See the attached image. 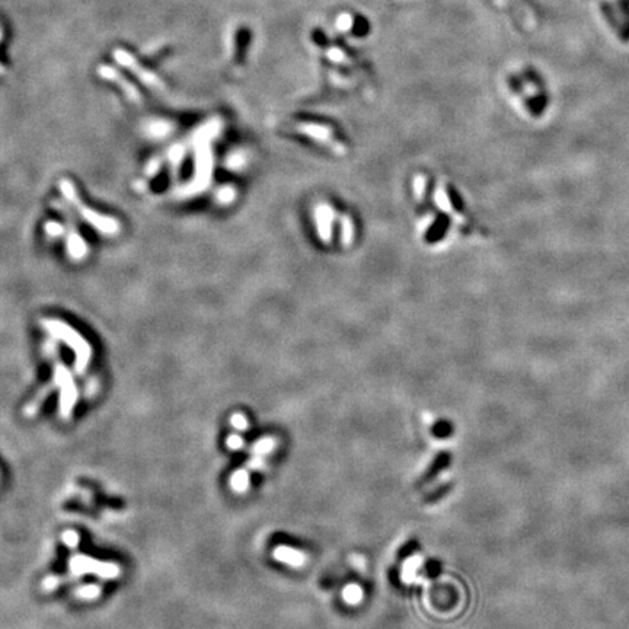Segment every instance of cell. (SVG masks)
Wrapping results in <instances>:
<instances>
[{
	"instance_id": "cell-2",
	"label": "cell",
	"mask_w": 629,
	"mask_h": 629,
	"mask_svg": "<svg viewBox=\"0 0 629 629\" xmlns=\"http://www.w3.org/2000/svg\"><path fill=\"white\" fill-rule=\"evenodd\" d=\"M58 187L63 194V199L66 200V203L69 206H72L75 208V211L85 220L86 225H89L92 229H95L99 235H104V236H116L120 233V230H121L120 222L117 219L111 218V216L102 214V213L86 206L80 200L77 189L70 180H61Z\"/></svg>"
},
{
	"instance_id": "cell-5",
	"label": "cell",
	"mask_w": 629,
	"mask_h": 629,
	"mask_svg": "<svg viewBox=\"0 0 629 629\" xmlns=\"http://www.w3.org/2000/svg\"><path fill=\"white\" fill-rule=\"evenodd\" d=\"M114 56H116V60H117L120 64H123L124 68H128L130 70H132L139 79H142V82H143L144 85L149 86V88H154V89H163V83L161 82V79H159L155 73L147 72L146 69H143L132 54L127 53V51H124V50H117V51L114 53Z\"/></svg>"
},
{
	"instance_id": "cell-8",
	"label": "cell",
	"mask_w": 629,
	"mask_h": 629,
	"mask_svg": "<svg viewBox=\"0 0 629 629\" xmlns=\"http://www.w3.org/2000/svg\"><path fill=\"white\" fill-rule=\"evenodd\" d=\"M54 387H56L54 382L42 387V389L39 390V394L34 398V401L27 406V414H34V412H37L38 408H39V405L46 401V398H49V395L53 392V389H54Z\"/></svg>"
},
{
	"instance_id": "cell-9",
	"label": "cell",
	"mask_w": 629,
	"mask_h": 629,
	"mask_svg": "<svg viewBox=\"0 0 629 629\" xmlns=\"http://www.w3.org/2000/svg\"><path fill=\"white\" fill-rule=\"evenodd\" d=\"M327 54H328L330 60L337 64H351V57L347 56V53L340 47H335V46L330 47L327 50Z\"/></svg>"
},
{
	"instance_id": "cell-11",
	"label": "cell",
	"mask_w": 629,
	"mask_h": 629,
	"mask_svg": "<svg viewBox=\"0 0 629 629\" xmlns=\"http://www.w3.org/2000/svg\"><path fill=\"white\" fill-rule=\"evenodd\" d=\"M356 25V20L350 13H341L337 19V27L341 31H354Z\"/></svg>"
},
{
	"instance_id": "cell-3",
	"label": "cell",
	"mask_w": 629,
	"mask_h": 629,
	"mask_svg": "<svg viewBox=\"0 0 629 629\" xmlns=\"http://www.w3.org/2000/svg\"><path fill=\"white\" fill-rule=\"evenodd\" d=\"M54 359V385L60 389V414L63 417H69L73 411V406L77 401V389L73 382V378L70 372L61 363L60 359H57V354L53 356Z\"/></svg>"
},
{
	"instance_id": "cell-6",
	"label": "cell",
	"mask_w": 629,
	"mask_h": 629,
	"mask_svg": "<svg viewBox=\"0 0 629 629\" xmlns=\"http://www.w3.org/2000/svg\"><path fill=\"white\" fill-rule=\"evenodd\" d=\"M72 570L75 573H82V571L94 573V574L105 577V578H111V577L118 575V567L113 566V563H104V562H98L95 559L85 558V556L73 558Z\"/></svg>"
},
{
	"instance_id": "cell-4",
	"label": "cell",
	"mask_w": 629,
	"mask_h": 629,
	"mask_svg": "<svg viewBox=\"0 0 629 629\" xmlns=\"http://www.w3.org/2000/svg\"><path fill=\"white\" fill-rule=\"evenodd\" d=\"M53 206L57 208V211H60L64 216V219L68 220L66 225H64L66 226V233H64V237H66V248H68L69 256L76 263L83 261L86 255H88V245H86L85 239L76 228L75 216H73L72 210H69V207L61 201H54Z\"/></svg>"
},
{
	"instance_id": "cell-1",
	"label": "cell",
	"mask_w": 629,
	"mask_h": 629,
	"mask_svg": "<svg viewBox=\"0 0 629 629\" xmlns=\"http://www.w3.org/2000/svg\"><path fill=\"white\" fill-rule=\"evenodd\" d=\"M41 327L46 332L50 334L51 338H54L56 341H61L64 345H68L69 349H72L75 354V370L76 373L82 375L86 370V367H88L92 357V349L89 342L86 341L73 327H70L69 323L60 319L54 318L41 319Z\"/></svg>"
},
{
	"instance_id": "cell-10",
	"label": "cell",
	"mask_w": 629,
	"mask_h": 629,
	"mask_svg": "<svg viewBox=\"0 0 629 629\" xmlns=\"http://www.w3.org/2000/svg\"><path fill=\"white\" fill-rule=\"evenodd\" d=\"M44 230H46V235L49 237H53V239H58V237L64 236V233H66V226L56 222V220H50V222H47L44 225Z\"/></svg>"
},
{
	"instance_id": "cell-12",
	"label": "cell",
	"mask_w": 629,
	"mask_h": 629,
	"mask_svg": "<svg viewBox=\"0 0 629 629\" xmlns=\"http://www.w3.org/2000/svg\"><path fill=\"white\" fill-rule=\"evenodd\" d=\"M2 72H4V68H2V64H0V73H2Z\"/></svg>"
},
{
	"instance_id": "cell-7",
	"label": "cell",
	"mask_w": 629,
	"mask_h": 629,
	"mask_svg": "<svg viewBox=\"0 0 629 629\" xmlns=\"http://www.w3.org/2000/svg\"><path fill=\"white\" fill-rule=\"evenodd\" d=\"M99 75L104 77V79H108V80H111V82H114V83H117L120 88L123 89V92L125 94V96L130 99V101H133V102H136V104H140L143 99H142V95L139 94V91L135 88V86L130 83V82H127L117 70H114V69H111V68H106V66H101L99 68Z\"/></svg>"
},
{
	"instance_id": "cell-13",
	"label": "cell",
	"mask_w": 629,
	"mask_h": 629,
	"mask_svg": "<svg viewBox=\"0 0 629 629\" xmlns=\"http://www.w3.org/2000/svg\"><path fill=\"white\" fill-rule=\"evenodd\" d=\"M0 38H2V31H0Z\"/></svg>"
}]
</instances>
